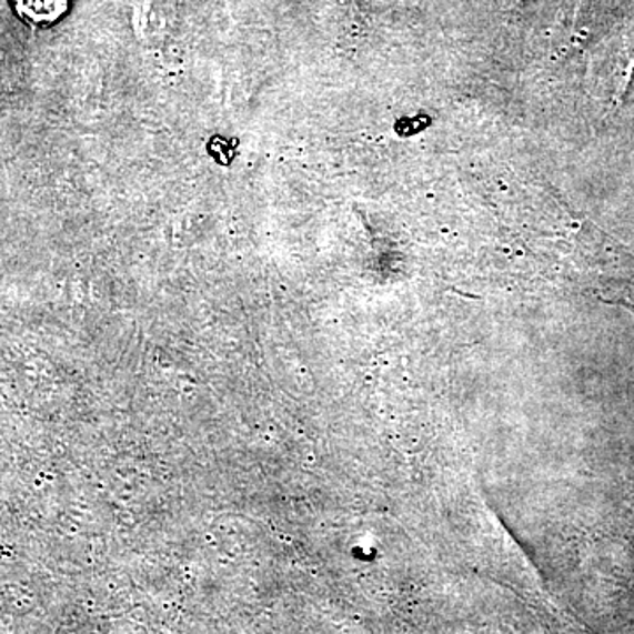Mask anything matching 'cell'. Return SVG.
Masks as SVG:
<instances>
[{
	"mask_svg": "<svg viewBox=\"0 0 634 634\" xmlns=\"http://www.w3.org/2000/svg\"><path fill=\"white\" fill-rule=\"evenodd\" d=\"M18 13L34 23H51L59 20L68 9V0H14Z\"/></svg>",
	"mask_w": 634,
	"mask_h": 634,
	"instance_id": "obj_1",
	"label": "cell"
}]
</instances>
